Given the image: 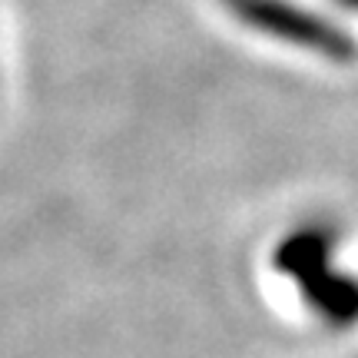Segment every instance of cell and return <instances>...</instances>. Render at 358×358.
<instances>
[{
    "label": "cell",
    "mask_w": 358,
    "mask_h": 358,
    "mask_svg": "<svg viewBox=\"0 0 358 358\" xmlns=\"http://www.w3.org/2000/svg\"><path fill=\"white\" fill-rule=\"evenodd\" d=\"M338 229L325 219H312L282 236L272 252V266L295 285L312 315L329 329H355L358 325V275L335 266Z\"/></svg>",
    "instance_id": "1"
},
{
    "label": "cell",
    "mask_w": 358,
    "mask_h": 358,
    "mask_svg": "<svg viewBox=\"0 0 358 358\" xmlns=\"http://www.w3.org/2000/svg\"><path fill=\"white\" fill-rule=\"evenodd\" d=\"M226 7L239 24L275 43L306 50L312 57L338 60V64L355 57V40L345 30H338L332 20H325L322 13L308 10L295 0H229Z\"/></svg>",
    "instance_id": "2"
},
{
    "label": "cell",
    "mask_w": 358,
    "mask_h": 358,
    "mask_svg": "<svg viewBox=\"0 0 358 358\" xmlns=\"http://www.w3.org/2000/svg\"><path fill=\"white\" fill-rule=\"evenodd\" d=\"M342 7H348V10H358V0H338Z\"/></svg>",
    "instance_id": "3"
},
{
    "label": "cell",
    "mask_w": 358,
    "mask_h": 358,
    "mask_svg": "<svg viewBox=\"0 0 358 358\" xmlns=\"http://www.w3.org/2000/svg\"><path fill=\"white\" fill-rule=\"evenodd\" d=\"M222 3H229V0H222Z\"/></svg>",
    "instance_id": "4"
}]
</instances>
